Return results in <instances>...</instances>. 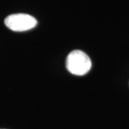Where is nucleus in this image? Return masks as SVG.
Segmentation results:
<instances>
[{
  "label": "nucleus",
  "mask_w": 129,
  "mask_h": 129,
  "mask_svg": "<svg viewBox=\"0 0 129 129\" xmlns=\"http://www.w3.org/2000/svg\"><path fill=\"white\" fill-rule=\"evenodd\" d=\"M91 68V60L86 53L76 50L71 51L66 58V69L76 76H84Z\"/></svg>",
  "instance_id": "obj_1"
},
{
  "label": "nucleus",
  "mask_w": 129,
  "mask_h": 129,
  "mask_svg": "<svg viewBox=\"0 0 129 129\" xmlns=\"http://www.w3.org/2000/svg\"><path fill=\"white\" fill-rule=\"evenodd\" d=\"M4 24L13 31L23 32L35 28L37 24V20L26 14H15L8 16L4 20Z\"/></svg>",
  "instance_id": "obj_2"
}]
</instances>
